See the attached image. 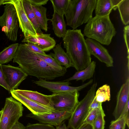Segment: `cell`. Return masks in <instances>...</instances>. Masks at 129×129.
<instances>
[{"label":"cell","instance_id":"6da1fadb","mask_svg":"<svg viewBox=\"0 0 129 129\" xmlns=\"http://www.w3.org/2000/svg\"><path fill=\"white\" fill-rule=\"evenodd\" d=\"M13 62L28 75L39 79L52 80L63 76L67 69H60L47 63L24 44H19Z\"/></svg>","mask_w":129,"mask_h":129},{"label":"cell","instance_id":"7a4b0ae2","mask_svg":"<svg viewBox=\"0 0 129 129\" xmlns=\"http://www.w3.org/2000/svg\"><path fill=\"white\" fill-rule=\"evenodd\" d=\"M63 41L72 67L77 71L84 69L90 63L91 55L80 29L67 30Z\"/></svg>","mask_w":129,"mask_h":129},{"label":"cell","instance_id":"3957f363","mask_svg":"<svg viewBox=\"0 0 129 129\" xmlns=\"http://www.w3.org/2000/svg\"><path fill=\"white\" fill-rule=\"evenodd\" d=\"M116 33L109 15L95 16L91 18L85 25L83 35L102 44L108 45Z\"/></svg>","mask_w":129,"mask_h":129},{"label":"cell","instance_id":"277c9868","mask_svg":"<svg viewBox=\"0 0 129 129\" xmlns=\"http://www.w3.org/2000/svg\"><path fill=\"white\" fill-rule=\"evenodd\" d=\"M96 2L97 0H69L64 14L67 25L75 29L87 23L92 17Z\"/></svg>","mask_w":129,"mask_h":129},{"label":"cell","instance_id":"5b68a950","mask_svg":"<svg viewBox=\"0 0 129 129\" xmlns=\"http://www.w3.org/2000/svg\"><path fill=\"white\" fill-rule=\"evenodd\" d=\"M97 85V83H94L83 99L79 102L69 119L68 126L69 128L78 129L83 124L95 97Z\"/></svg>","mask_w":129,"mask_h":129},{"label":"cell","instance_id":"8992f818","mask_svg":"<svg viewBox=\"0 0 129 129\" xmlns=\"http://www.w3.org/2000/svg\"><path fill=\"white\" fill-rule=\"evenodd\" d=\"M22 104L12 96L6 98L2 109L0 129H11L23 115Z\"/></svg>","mask_w":129,"mask_h":129},{"label":"cell","instance_id":"52a82bcc","mask_svg":"<svg viewBox=\"0 0 129 129\" xmlns=\"http://www.w3.org/2000/svg\"><path fill=\"white\" fill-rule=\"evenodd\" d=\"M3 15L0 16V26L2 30L10 40H17V33L19 27L17 12L14 5L11 3L5 4Z\"/></svg>","mask_w":129,"mask_h":129},{"label":"cell","instance_id":"ba28073f","mask_svg":"<svg viewBox=\"0 0 129 129\" xmlns=\"http://www.w3.org/2000/svg\"><path fill=\"white\" fill-rule=\"evenodd\" d=\"M52 95L51 101L56 111L73 112L79 102V94L78 91L61 92Z\"/></svg>","mask_w":129,"mask_h":129},{"label":"cell","instance_id":"9c48e42d","mask_svg":"<svg viewBox=\"0 0 129 129\" xmlns=\"http://www.w3.org/2000/svg\"><path fill=\"white\" fill-rule=\"evenodd\" d=\"M7 3L13 4L15 8L19 20V27L23 33L24 38L37 36L38 34L24 10L22 0H5L4 4Z\"/></svg>","mask_w":129,"mask_h":129},{"label":"cell","instance_id":"30bf717a","mask_svg":"<svg viewBox=\"0 0 129 129\" xmlns=\"http://www.w3.org/2000/svg\"><path fill=\"white\" fill-rule=\"evenodd\" d=\"M93 80L90 79L88 82L78 87L70 86L69 81H51L44 79L33 81V82L38 86L45 88L53 93H57L65 92H74L81 90L92 83Z\"/></svg>","mask_w":129,"mask_h":129},{"label":"cell","instance_id":"8fae6325","mask_svg":"<svg viewBox=\"0 0 129 129\" xmlns=\"http://www.w3.org/2000/svg\"><path fill=\"white\" fill-rule=\"evenodd\" d=\"M2 66L10 92L17 89L28 76L20 68L10 64Z\"/></svg>","mask_w":129,"mask_h":129},{"label":"cell","instance_id":"7c38bea8","mask_svg":"<svg viewBox=\"0 0 129 129\" xmlns=\"http://www.w3.org/2000/svg\"><path fill=\"white\" fill-rule=\"evenodd\" d=\"M72 112L66 111H56L51 113L36 115L31 113L26 116L38 121L40 123L57 126L70 118Z\"/></svg>","mask_w":129,"mask_h":129},{"label":"cell","instance_id":"4fadbf2b","mask_svg":"<svg viewBox=\"0 0 129 129\" xmlns=\"http://www.w3.org/2000/svg\"><path fill=\"white\" fill-rule=\"evenodd\" d=\"M85 42L91 55L104 63L107 67L113 66V59L106 48L98 41L90 38H86Z\"/></svg>","mask_w":129,"mask_h":129},{"label":"cell","instance_id":"5bb4252c","mask_svg":"<svg viewBox=\"0 0 129 129\" xmlns=\"http://www.w3.org/2000/svg\"><path fill=\"white\" fill-rule=\"evenodd\" d=\"M12 97L21 103L29 109L32 114L39 115L56 111L54 109L38 103L21 94L14 90L10 92Z\"/></svg>","mask_w":129,"mask_h":129},{"label":"cell","instance_id":"9a60e30c","mask_svg":"<svg viewBox=\"0 0 129 129\" xmlns=\"http://www.w3.org/2000/svg\"><path fill=\"white\" fill-rule=\"evenodd\" d=\"M125 82L121 86L117 96L116 106L113 113L115 120L119 118L129 100V77L128 74Z\"/></svg>","mask_w":129,"mask_h":129},{"label":"cell","instance_id":"2e32d148","mask_svg":"<svg viewBox=\"0 0 129 129\" xmlns=\"http://www.w3.org/2000/svg\"><path fill=\"white\" fill-rule=\"evenodd\" d=\"M37 36L24 38L22 42L32 43L44 52H48L53 49L56 45L54 39L50 36V34H38Z\"/></svg>","mask_w":129,"mask_h":129},{"label":"cell","instance_id":"e0dca14e","mask_svg":"<svg viewBox=\"0 0 129 129\" xmlns=\"http://www.w3.org/2000/svg\"><path fill=\"white\" fill-rule=\"evenodd\" d=\"M28 99L38 103L54 109L51 101L52 94L47 95L37 91L31 90L17 89L14 90Z\"/></svg>","mask_w":129,"mask_h":129},{"label":"cell","instance_id":"ac0fdd59","mask_svg":"<svg viewBox=\"0 0 129 129\" xmlns=\"http://www.w3.org/2000/svg\"><path fill=\"white\" fill-rule=\"evenodd\" d=\"M50 20L52 22L53 29L55 35L59 38H63L67 30L63 16L54 11L52 18Z\"/></svg>","mask_w":129,"mask_h":129},{"label":"cell","instance_id":"d6986e66","mask_svg":"<svg viewBox=\"0 0 129 129\" xmlns=\"http://www.w3.org/2000/svg\"><path fill=\"white\" fill-rule=\"evenodd\" d=\"M53 50L54 53H50L49 54L61 66L64 67L67 69L72 67L70 59L60 44L56 45Z\"/></svg>","mask_w":129,"mask_h":129},{"label":"cell","instance_id":"ffe728a7","mask_svg":"<svg viewBox=\"0 0 129 129\" xmlns=\"http://www.w3.org/2000/svg\"><path fill=\"white\" fill-rule=\"evenodd\" d=\"M96 66V62L94 61H91L86 68L83 70L77 71L72 77L63 81L81 80L84 82L92 77L95 72Z\"/></svg>","mask_w":129,"mask_h":129},{"label":"cell","instance_id":"44dd1931","mask_svg":"<svg viewBox=\"0 0 129 129\" xmlns=\"http://www.w3.org/2000/svg\"><path fill=\"white\" fill-rule=\"evenodd\" d=\"M32 6L40 28L46 32L47 31L49 28L48 21L50 19L47 17L46 8L42 6L39 7Z\"/></svg>","mask_w":129,"mask_h":129},{"label":"cell","instance_id":"7402d4cb","mask_svg":"<svg viewBox=\"0 0 129 129\" xmlns=\"http://www.w3.org/2000/svg\"><path fill=\"white\" fill-rule=\"evenodd\" d=\"M113 8L111 0H97L95 9V16L109 15Z\"/></svg>","mask_w":129,"mask_h":129},{"label":"cell","instance_id":"603a6c76","mask_svg":"<svg viewBox=\"0 0 129 129\" xmlns=\"http://www.w3.org/2000/svg\"><path fill=\"white\" fill-rule=\"evenodd\" d=\"M19 44H12L5 48L0 52V64L7 63L14 58Z\"/></svg>","mask_w":129,"mask_h":129},{"label":"cell","instance_id":"cb8c5ba5","mask_svg":"<svg viewBox=\"0 0 129 129\" xmlns=\"http://www.w3.org/2000/svg\"><path fill=\"white\" fill-rule=\"evenodd\" d=\"M24 9L28 17L31 22L38 34L43 33L37 20L32 5L27 0H22Z\"/></svg>","mask_w":129,"mask_h":129},{"label":"cell","instance_id":"d4e9b609","mask_svg":"<svg viewBox=\"0 0 129 129\" xmlns=\"http://www.w3.org/2000/svg\"><path fill=\"white\" fill-rule=\"evenodd\" d=\"M120 17L123 24L127 25L129 23V0H121L118 6Z\"/></svg>","mask_w":129,"mask_h":129},{"label":"cell","instance_id":"484cf974","mask_svg":"<svg viewBox=\"0 0 129 129\" xmlns=\"http://www.w3.org/2000/svg\"><path fill=\"white\" fill-rule=\"evenodd\" d=\"M95 97L96 100L102 103L110 100V86L105 84L100 87L95 92Z\"/></svg>","mask_w":129,"mask_h":129},{"label":"cell","instance_id":"4316f807","mask_svg":"<svg viewBox=\"0 0 129 129\" xmlns=\"http://www.w3.org/2000/svg\"><path fill=\"white\" fill-rule=\"evenodd\" d=\"M54 11L59 14L63 15L68 7L69 0H50Z\"/></svg>","mask_w":129,"mask_h":129},{"label":"cell","instance_id":"83f0119b","mask_svg":"<svg viewBox=\"0 0 129 129\" xmlns=\"http://www.w3.org/2000/svg\"><path fill=\"white\" fill-rule=\"evenodd\" d=\"M38 55L47 63L54 68L60 69H67L61 66L50 54L45 55L37 54Z\"/></svg>","mask_w":129,"mask_h":129},{"label":"cell","instance_id":"f1b7e54d","mask_svg":"<svg viewBox=\"0 0 129 129\" xmlns=\"http://www.w3.org/2000/svg\"><path fill=\"white\" fill-rule=\"evenodd\" d=\"M105 116L103 109H101L92 125L93 129H104L105 123L104 117Z\"/></svg>","mask_w":129,"mask_h":129},{"label":"cell","instance_id":"f546056e","mask_svg":"<svg viewBox=\"0 0 129 129\" xmlns=\"http://www.w3.org/2000/svg\"><path fill=\"white\" fill-rule=\"evenodd\" d=\"M126 116L123 115L116 120L112 121L109 129H125Z\"/></svg>","mask_w":129,"mask_h":129},{"label":"cell","instance_id":"4dcf8cb0","mask_svg":"<svg viewBox=\"0 0 129 129\" xmlns=\"http://www.w3.org/2000/svg\"><path fill=\"white\" fill-rule=\"evenodd\" d=\"M102 109H103V108H97L91 111L88 113L83 123H88L92 125L98 113Z\"/></svg>","mask_w":129,"mask_h":129},{"label":"cell","instance_id":"1f68e13d","mask_svg":"<svg viewBox=\"0 0 129 129\" xmlns=\"http://www.w3.org/2000/svg\"><path fill=\"white\" fill-rule=\"evenodd\" d=\"M26 129H55L53 126L41 123L31 124L28 123Z\"/></svg>","mask_w":129,"mask_h":129},{"label":"cell","instance_id":"d6a6232c","mask_svg":"<svg viewBox=\"0 0 129 129\" xmlns=\"http://www.w3.org/2000/svg\"><path fill=\"white\" fill-rule=\"evenodd\" d=\"M123 37L126 46L127 53V58L129 59V25L125 26L123 28Z\"/></svg>","mask_w":129,"mask_h":129},{"label":"cell","instance_id":"836d02e7","mask_svg":"<svg viewBox=\"0 0 129 129\" xmlns=\"http://www.w3.org/2000/svg\"><path fill=\"white\" fill-rule=\"evenodd\" d=\"M24 44L35 53L44 55L46 54L45 52L32 43L28 42L25 43Z\"/></svg>","mask_w":129,"mask_h":129},{"label":"cell","instance_id":"e575fe53","mask_svg":"<svg viewBox=\"0 0 129 129\" xmlns=\"http://www.w3.org/2000/svg\"><path fill=\"white\" fill-rule=\"evenodd\" d=\"M2 65V64H0V86L9 91Z\"/></svg>","mask_w":129,"mask_h":129},{"label":"cell","instance_id":"d590c367","mask_svg":"<svg viewBox=\"0 0 129 129\" xmlns=\"http://www.w3.org/2000/svg\"><path fill=\"white\" fill-rule=\"evenodd\" d=\"M33 6L39 7L46 4L49 0H27Z\"/></svg>","mask_w":129,"mask_h":129},{"label":"cell","instance_id":"8d00e7d4","mask_svg":"<svg viewBox=\"0 0 129 129\" xmlns=\"http://www.w3.org/2000/svg\"><path fill=\"white\" fill-rule=\"evenodd\" d=\"M102 108V103L97 101L95 97L91 104L89 109L88 113L91 110L97 108L101 109Z\"/></svg>","mask_w":129,"mask_h":129},{"label":"cell","instance_id":"74e56055","mask_svg":"<svg viewBox=\"0 0 129 129\" xmlns=\"http://www.w3.org/2000/svg\"><path fill=\"white\" fill-rule=\"evenodd\" d=\"M11 129H26V127L18 121Z\"/></svg>","mask_w":129,"mask_h":129},{"label":"cell","instance_id":"f35d334b","mask_svg":"<svg viewBox=\"0 0 129 129\" xmlns=\"http://www.w3.org/2000/svg\"><path fill=\"white\" fill-rule=\"evenodd\" d=\"M78 129H93V128L91 124L83 123Z\"/></svg>","mask_w":129,"mask_h":129},{"label":"cell","instance_id":"ab89813d","mask_svg":"<svg viewBox=\"0 0 129 129\" xmlns=\"http://www.w3.org/2000/svg\"><path fill=\"white\" fill-rule=\"evenodd\" d=\"M121 0H111L114 10L115 11L118 8V5Z\"/></svg>","mask_w":129,"mask_h":129},{"label":"cell","instance_id":"60d3db41","mask_svg":"<svg viewBox=\"0 0 129 129\" xmlns=\"http://www.w3.org/2000/svg\"><path fill=\"white\" fill-rule=\"evenodd\" d=\"M69 128L68 126H67L64 123L62 124L56 126L55 129H69Z\"/></svg>","mask_w":129,"mask_h":129},{"label":"cell","instance_id":"b9f144b4","mask_svg":"<svg viewBox=\"0 0 129 129\" xmlns=\"http://www.w3.org/2000/svg\"><path fill=\"white\" fill-rule=\"evenodd\" d=\"M126 124L127 125V127H129V113L127 114L125 116Z\"/></svg>","mask_w":129,"mask_h":129},{"label":"cell","instance_id":"7bdbcfd3","mask_svg":"<svg viewBox=\"0 0 129 129\" xmlns=\"http://www.w3.org/2000/svg\"><path fill=\"white\" fill-rule=\"evenodd\" d=\"M5 0H0V6L2 5H3Z\"/></svg>","mask_w":129,"mask_h":129},{"label":"cell","instance_id":"ee69618b","mask_svg":"<svg viewBox=\"0 0 129 129\" xmlns=\"http://www.w3.org/2000/svg\"><path fill=\"white\" fill-rule=\"evenodd\" d=\"M2 110L0 111V120L1 117V115H2Z\"/></svg>","mask_w":129,"mask_h":129}]
</instances>
